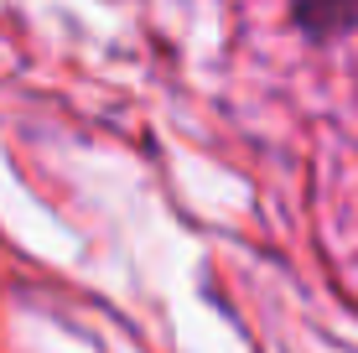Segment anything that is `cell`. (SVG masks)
<instances>
[{
  "label": "cell",
  "instance_id": "cell-1",
  "mask_svg": "<svg viewBox=\"0 0 358 353\" xmlns=\"http://www.w3.org/2000/svg\"><path fill=\"white\" fill-rule=\"evenodd\" d=\"M291 16L312 36H338L358 27V0H291Z\"/></svg>",
  "mask_w": 358,
  "mask_h": 353
}]
</instances>
